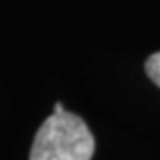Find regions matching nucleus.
<instances>
[{"instance_id": "3", "label": "nucleus", "mask_w": 160, "mask_h": 160, "mask_svg": "<svg viewBox=\"0 0 160 160\" xmlns=\"http://www.w3.org/2000/svg\"><path fill=\"white\" fill-rule=\"evenodd\" d=\"M53 112H57V114L64 112V107H62V103H61V102H57L55 105H53Z\"/></svg>"}, {"instance_id": "1", "label": "nucleus", "mask_w": 160, "mask_h": 160, "mask_svg": "<svg viewBox=\"0 0 160 160\" xmlns=\"http://www.w3.org/2000/svg\"><path fill=\"white\" fill-rule=\"evenodd\" d=\"M94 137L82 118L53 112L36 133L29 160H91Z\"/></svg>"}, {"instance_id": "2", "label": "nucleus", "mask_w": 160, "mask_h": 160, "mask_svg": "<svg viewBox=\"0 0 160 160\" xmlns=\"http://www.w3.org/2000/svg\"><path fill=\"white\" fill-rule=\"evenodd\" d=\"M146 73H148L149 78L160 87V52L153 53V55L148 59V62H146Z\"/></svg>"}]
</instances>
